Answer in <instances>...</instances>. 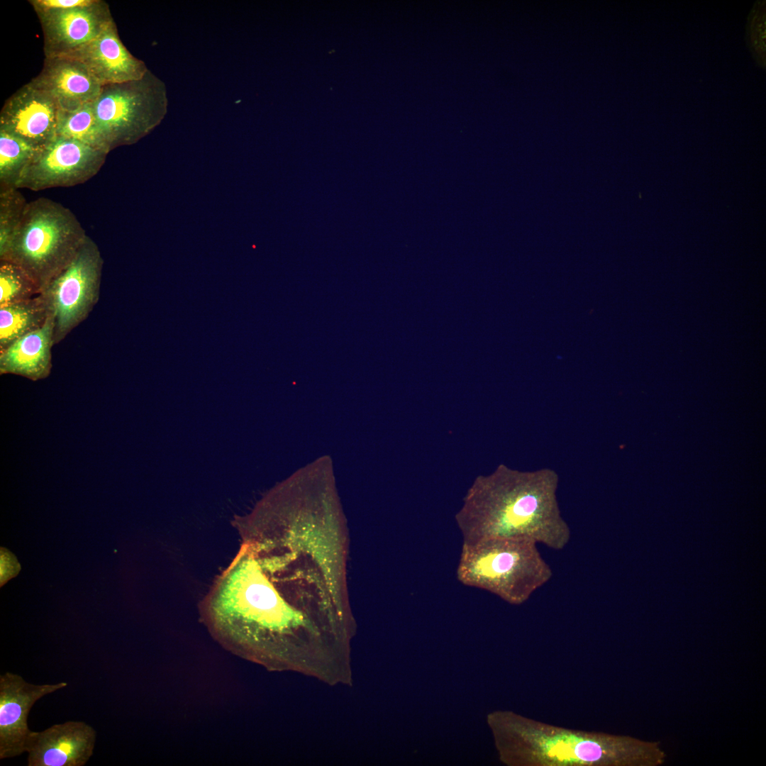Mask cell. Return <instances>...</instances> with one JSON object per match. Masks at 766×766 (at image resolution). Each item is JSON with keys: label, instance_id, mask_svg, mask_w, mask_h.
<instances>
[{"label": "cell", "instance_id": "18", "mask_svg": "<svg viewBox=\"0 0 766 766\" xmlns=\"http://www.w3.org/2000/svg\"><path fill=\"white\" fill-rule=\"evenodd\" d=\"M38 150L0 131V185L15 187Z\"/></svg>", "mask_w": 766, "mask_h": 766}, {"label": "cell", "instance_id": "6", "mask_svg": "<svg viewBox=\"0 0 766 766\" xmlns=\"http://www.w3.org/2000/svg\"><path fill=\"white\" fill-rule=\"evenodd\" d=\"M168 103L165 84L148 70L141 79L102 85L92 106L111 151L150 133L165 117Z\"/></svg>", "mask_w": 766, "mask_h": 766}, {"label": "cell", "instance_id": "11", "mask_svg": "<svg viewBox=\"0 0 766 766\" xmlns=\"http://www.w3.org/2000/svg\"><path fill=\"white\" fill-rule=\"evenodd\" d=\"M65 682L34 684L16 674L0 676V759L13 757L26 752L31 731L28 715L43 696L67 687Z\"/></svg>", "mask_w": 766, "mask_h": 766}, {"label": "cell", "instance_id": "8", "mask_svg": "<svg viewBox=\"0 0 766 766\" xmlns=\"http://www.w3.org/2000/svg\"><path fill=\"white\" fill-rule=\"evenodd\" d=\"M108 153L71 138L56 136L37 151L16 187L40 191L83 184L98 173Z\"/></svg>", "mask_w": 766, "mask_h": 766}, {"label": "cell", "instance_id": "13", "mask_svg": "<svg viewBox=\"0 0 766 766\" xmlns=\"http://www.w3.org/2000/svg\"><path fill=\"white\" fill-rule=\"evenodd\" d=\"M67 55L80 61L101 85L139 79L149 70L123 45L114 21L94 39Z\"/></svg>", "mask_w": 766, "mask_h": 766}, {"label": "cell", "instance_id": "7", "mask_svg": "<svg viewBox=\"0 0 766 766\" xmlns=\"http://www.w3.org/2000/svg\"><path fill=\"white\" fill-rule=\"evenodd\" d=\"M104 260L87 236L74 259L41 292L53 321V342H61L89 315L99 301Z\"/></svg>", "mask_w": 766, "mask_h": 766}, {"label": "cell", "instance_id": "17", "mask_svg": "<svg viewBox=\"0 0 766 766\" xmlns=\"http://www.w3.org/2000/svg\"><path fill=\"white\" fill-rule=\"evenodd\" d=\"M92 103L73 111H62L57 136L71 138L109 152L108 145L98 126Z\"/></svg>", "mask_w": 766, "mask_h": 766}, {"label": "cell", "instance_id": "14", "mask_svg": "<svg viewBox=\"0 0 766 766\" xmlns=\"http://www.w3.org/2000/svg\"><path fill=\"white\" fill-rule=\"evenodd\" d=\"M30 82L67 112L94 102L102 86L80 61L67 55L45 57L41 72Z\"/></svg>", "mask_w": 766, "mask_h": 766}, {"label": "cell", "instance_id": "20", "mask_svg": "<svg viewBox=\"0 0 766 766\" xmlns=\"http://www.w3.org/2000/svg\"><path fill=\"white\" fill-rule=\"evenodd\" d=\"M18 189L0 185V257L6 253L28 204Z\"/></svg>", "mask_w": 766, "mask_h": 766}, {"label": "cell", "instance_id": "12", "mask_svg": "<svg viewBox=\"0 0 766 766\" xmlns=\"http://www.w3.org/2000/svg\"><path fill=\"white\" fill-rule=\"evenodd\" d=\"M95 730L83 721H70L31 731L26 752L28 766H83L93 754Z\"/></svg>", "mask_w": 766, "mask_h": 766}, {"label": "cell", "instance_id": "22", "mask_svg": "<svg viewBox=\"0 0 766 766\" xmlns=\"http://www.w3.org/2000/svg\"><path fill=\"white\" fill-rule=\"evenodd\" d=\"M91 0H31L30 4L34 10L37 9H67L75 6H84L90 3Z\"/></svg>", "mask_w": 766, "mask_h": 766}, {"label": "cell", "instance_id": "10", "mask_svg": "<svg viewBox=\"0 0 766 766\" xmlns=\"http://www.w3.org/2000/svg\"><path fill=\"white\" fill-rule=\"evenodd\" d=\"M35 11L43 30L45 57L72 52L94 39L113 21L109 5L101 0L67 9Z\"/></svg>", "mask_w": 766, "mask_h": 766}, {"label": "cell", "instance_id": "1", "mask_svg": "<svg viewBox=\"0 0 766 766\" xmlns=\"http://www.w3.org/2000/svg\"><path fill=\"white\" fill-rule=\"evenodd\" d=\"M201 611L213 638L234 655L272 671L313 672V627L274 592L245 552L218 578Z\"/></svg>", "mask_w": 766, "mask_h": 766}, {"label": "cell", "instance_id": "5", "mask_svg": "<svg viewBox=\"0 0 766 766\" xmlns=\"http://www.w3.org/2000/svg\"><path fill=\"white\" fill-rule=\"evenodd\" d=\"M87 235L75 215L60 203L38 198L27 204L4 255L40 293L76 256Z\"/></svg>", "mask_w": 766, "mask_h": 766}, {"label": "cell", "instance_id": "16", "mask_svg": "<svg viewBox=\"0 0 766 766\" xmlns=\"http://www.w3.org/2000/svg\"><path fill=\"white\" fill-rule=\"evenodd\" d=\"M49 316L40 294L0 306V352L21 337L41 328Z\"/></svg>", "mask_w": 766, "mask_h": 766}, {"label": "cell", "instance_id": "23", "mask_svg": "<svg viewBox=\"0 0 766 766\" xmlns=\"http://www.w3.org/2000/svg\"><path fill=\"white\" fill-rule=\"evenodd\" d=\"M300 479V477H295V478H293L292 479ZM301 479H302V477H301ZM326 484H328V483H326ZM328 484L330 485V484Z\"/></svg>", "mask_w": 766, "mask_h": 766}, {"label": "cell", "instance_id": "15", "mask_svg": "<svg viewBox=\"0 0 766 766\" xmlns=\"http://www.w3.org/2000/svg\"><path fill=\"white\" fill-rule=\"evenodd\" d=\"M54 324L49 315L44 325L0 352V374H13L33 381L49 376L52 368L51 348Z\"/></svg>", "mask_w": 766, "mask_h": 766}, {"label": "cell", "instance_id": "19", "mask_svg": "<svg viewBox=\"0 0 766 766\" xmlns=\"http://www.w3.org/2000/svg\"><path fill=\"white\" fill-rule=\"evenodd\" d=\"M40 294L37 286L21 268L11 262L0 260V306Z\"/></svg>", "mask_w": 766, "mask_h": 766}, {"label": "cell", "instance_id": "3", "mask_svg": "<svg viewBox=\"0 0 766 766\" xmlns=\"http://www.w3.org/2000/svg\"><path fill=\"white\" fill-rule=\"evenodd\" d=\"M500 760L511 766H657L660 742L557 726L513 711L487 716Z\"/></svg>", "mask_w": 766, "mask_h": 766}, {"label": "cell", "instance_id": "9", "mask_svg": "<svg viewBox=\"0 0 766 766\" xmlns=\"http://www.w3.org/2000/svg\"><path fill=\"white\" fill-rule=\"evenodd\" d=\"M61 112L58 103L49 93L29 82L4 103L0 113V131L39 150L57 136Z\"/></svg>", "mask_w": 766, "mask_h": 766}, {"label": "cell", "instance_id": "4", "mask_svg": "<svg viewBox=\"0 0 766 766\" xmlns=\"http://www.w3.org/2000/svg\"><path fill=\"white\" fill-rule=\"evenodd\" d=\"M537 545L527 539L501 538L462 543L457 579L509 604H522L553 577Z\"/></svg>", "mask_w": 766, "mask_h": 766}, {"label": "cell", "instance_id": "2", "mask_svg": "<svg viewBox=\"0 0 766 766\" xmlns=\"http://www.w3.org/2000/svg\"><path fill=\"white\" fill-rule=\"evenodd\" d=\"M558 484L552 469L520 471L503 464L477 477L455 515L462 543L523 538L562 550L571 531L560 509Z\"/></svg>", "mask_w": 766, "mask_h": 766}, {"label": "cell", "instance_id": "21", "mask_svg": "<svg viewBox=\"0 0 766 766\" xmlns=\"http://www.w3.org/2000/svg\"><path fill=\"white\" fill-rule=\"evenodd\" d=\"M21 570L16 557L5 548H1V586L15 577Z\"/></svg>", "mask_w": 766, "mask_h": 766}]
</instances>
